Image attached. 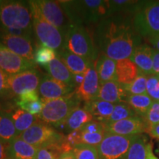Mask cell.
Masks as SVG:
<instances>
[{
  "label": "cell",
  "instance_id": "12",
  "mask_svg": "<svg viewBox=\"0 0 159 159\" xmlns=\"http://www.w3.org/2000/svg\"><path fill=\"white\" fill-rule=\"evenodd\" d=\"M34 61L24 58L9 50L3 45H0V69L9 75L35 69Z\"/></svg>",
  "mask_w": 159,
  "mask_h": 159
},
{
  "label": "cell",
  "instance_id": "49",
  "mask_svg": "<svg viewBox=\"0 0 159 159\" xmlns=\"http://www.w3.org/2000/svg\"><path fill=\"white\" fill-rule=\"evenodd\" d=\"M59 159H76V157H75V155L72 150L63 153Z\"/></svg>",
  "mask_w": 159,
  "mask_h": 159
},
{
  "label": "cell",
  "instance_id": "51",
  "mask_svg": "<svg viewBox=\"0 0 159 159\" xmlns=\"http://www.w3.org/2000/svg\"><path fill=\"white\" fill-rule=\"evenodd\" d=\"M2 1H0V7H1V5H2Z\"/></svg>",
  "mask_w": 159,
  "mask_h": 159
},
{
  "label": "cell",
  "instance_id": "17",
  "mask_svg": "<svg viewBox=\"0 0 159 159\" xmlns=\"http://www.w3.org/2000/svg\"><path fill=\"white\" fill-rule=\"evenodd\" d=\"M128 96V93L125 89V85L121 84L116 80H112L100 85L97 99L117 104L126 102Z\"/></svg>",
  "mask_w": 159,
  "mask_h": 159
},
{
  "label": "cell",
  "instance_id": "7",
  "mask_svg": "<svg viewBox=\"0 0 159 159\" xmlns=\"http://www.w3.org/2000/svg\"><path fill=\"white\" fill-rule=\"evenodd\" d=\"M133 19L135 28L142 37L149 39L159 35V2L142 1Z\"/></svg>",
  "mask_w": 159,
  "mask_h": 159
},
{
  "label": "cell",
  "instance_id": "16",
  "mask_svg": "<svg viewBox=\"0 0 159 159\" xmlns=\"http://www.w3.org/2000/svg\"><path fill=\"white\" fill-rule=\"evenodd\" d=\"M4 47L24 58L34 61L35 49L31 39L4 34L1 37Z\"/></svg>",
  "mask_w": 159,
  "mask_h": 159
},
{
  "label": "cell",
  "instance_id": "34",
  "mask_svg": "<svg viewBox=\"0 0 159 159\" xmlns=\"http://www.w3.org/2000/svg\"><path fill=\"white\" fill-rule=\"evenodd\" d=\"M56 56L57 52L55 50L40 44L35 49L34 62L46 67Z\"/></svg>",
  "mask_w": 159,
  "mask_h": 159
},
{
  "label": "cell",
  "instance_id": "42",
  "mask_svg": "<svg viewBox=\"0 0 159 159\" xmlns=\"http://www.w3.org/2000/svg\"><path fill=\"white\" fill-rule=\"evenodd\" d=\"M2 31L5 34L13 35V36H21L26 37L31 39L33 35V30H21V29H14V28H2Z\"/></svg>",
  "mask_w": 159,
  "mask_h": 159
},
{
  "label": "cell",
  "instance_id": "30",
  "mask_svg": "<svg viewBox=\"0 0 159 159\" xmlns=\"http://www.w3.org/2000/svg\"><path fill=\"white\" fill-rule=\"evenodd\" d=\"M126 102L134 109L138 116L144 119L153 100L148 94H128Z\"/></svg>",
  "mask_w": 159,
  "mask_h": 159
},
{
  "label": "cell",
  "instance_id": "10",
  "mask_svg": "<svg viewBox=\"0 0 159 159\" xmlns=\"http://www.w3.org/2000/svg\"><path fill=\"white\" fill-rule=\"evenodd\" d=\"M36 2L43 19L58 29L63 35L66 34L72 25L59 2L49 0Z\"/></svg>",
  "mask_w": 159,
  "mask_h": 159
},
{
  "label": "cell",
  "instance_id": "32",
  "mask_svg": "<svg viewBox=\"0 0 159 159\" xmlns=\"http://www.w3.org/2000/svg\"><path fill=\"white\" fill-rule=\"evenodd\" d=\"M149 144L148 139L143 135L135 136L126 159H147Z\"/></svg>",
  "mask_w": 159,
  "mask_h": 159
},
{
  "label": "cell",
  "instance_id": "46",
  "mask_svg": "<svg viewBox=\"0 0 159 159\" xmlns=\"http://www.w3.org/2000/svg\"><path fill=\"white\" fill-rule=\"evenodd\" d=\"M148 133L151 137L159 140V123L149 128Z\"/></svg>",
  "mask_w": 159,
  "mask_h": 159
},
{
  "label": "cell",
  "instance_id": "41",
  "mask_svg": "<svg viewBox=\"0 0 159 159\" xmlns=\"http://www.w3.org/2000/svg\"><path fill=\"white\" fill-rule=\"evenodd\" d=\"M9 75L0 69V97L11 94L8 83Z\"/></svg>",
  "mask_w": 159,
  "mask_h": 159
},
{
  "label": "cell",
  "instance_id": "36",
  "mask_svg": "<svg viewBox=\"0 0 159 159\" xmlns=\"http://www.w3.org/2000/svg\"><path fill=\"white\" fill-rule=\"evenodd\" d=\"M73 152L76 159H100L96 147L80 144L74 147Z\"/></svg>",
  "mask_w": 159,
  "mask_h": 159
},
{
  "label": "cell",
  "instance_id": "13",
  "mask_svg": "<svg viewBox=\"0 0 159 159\" xmlns=\"http://www.w3.org/2000/svg\"><path fill=\"white\" fill-rule=\"evenodd\" d=\"M107 133L120 136H136L148 132V125L141 116H134L105 124Z\"/></svg>",
  "mask_w": 159,
  "mask_h": 159
},
{
  "label": "cell",
  "instance_id": "9",
  "mask_svg": "<svg viewBox=\"0 0 159 159\" xmlns=\"http://www.w3.org/2000/svg\"><path fill=\"white\" fill-rule=\"evenodd\" d=\"M135 136H120L107 133L97 147L100 159H126Z\"/></svg>",
  "mask_w": 159,
  "mask_h": 159
},
{
  "label": "cell",
  "instance_id": "35",
  "mask_svg": "<svg viewBox=\"0 0 159 159\" xmlns=\"http://www.w3.org/2000/svg\"><path fill=\"white\" fill-rule=\"evenodd\" d=\"M148 76L149 75L142 74L139 71V75L132 83L128 85H125V89L128 94H146Z\"/></svg>",
  "mask_w": 159,
  "mask_h": 159
},
{
  "label": "cell",
  "instance_id": "1",
  "mask_svg": "<svg viewBox=\"0 0 159 159\" xmlns=\"http://www.w3.org/2000/svg\"><path fill=\"white\" fill-rule=\"evenodd\" d=\"M142 38L128 14L109 16L99 21L94 33L95 44L101 53L115 61L130 58Z\"/></svg>",
  "mask_w": 159,
  "mask_h": 159
},
{
  "label": "cell",
  "instance_id": "19",
  "mask_svg": "<svg viewBox=\"0 0 159 159\" xmlns=\"http://www.w3.org/2000/svg\"><path fill=\"white\" fill-rule=\"evenodd\" d=\"M38 150L39 148L18 136L7 144V158L35 159Z\"/></svg>",
  "mask_w": 159,
  "mask_h": 159
},
{
  "label": "cell",
  "instance_id": "14",
  "mask_svg": "<svg viewBox=\"0 0 159 159\" xmlns=\"http://www.w3.org/2000/svg\"><path fill=\"white\" fill-rule=\"evenodd\" d=\"M94 63L89 66L85 72V77L82 84L75 89L77 97L85 102L97 99L100 89V83Z\"/></svg>",
  "mask_w": 159,
  "mask_h": 159
},
{
  "label": "cell",
  "instance_id": "25",
  "mask_svg": "<svg viewBox=\"0 0 159 159\" xmlns=\"http://www.w3.org/2000/svg\"><path fill=\"white\" fill-rule=\"evenodd\" d=\"M115 104L101 99L85 102L83 108L92 115L95 120L105 122L114 111Z\"/></svg>",
  "mask_w": 159,
  "mask_h": 159
},
{
  "label": "cell",
  "instance_id": "52",
  "mask_svg": "<svg viewBox=\"0 0 159 159\" xmlns=\"http://www.w3.org/2000/svg\"><path fill=\"white\" fill-rule=\"evenodd\" d=\"M157 152H158V153H159V148L158 149V150H157Z\"/></svg>",
  "mask_w": 159,
  "mask_h": 159
},
{
  "label": "cell",
  "instance_id": "23",
  "mask_svg": "<svg viewBox=\"0 0 159 159\" xmlns=\"http://www.w3.org/2000/svg\"><path fill=\"white\" fill-rule=\"evenodd\" d=\"M46 69L52 77L75 89L73 84V74L57 55L46 66Z\"/></svg>",
  "mask_w": 159,
  "mask_h": 159
},
{
  "label": "cell",
  "instance_id": "50",
  "mask_svg": "<svg viewBox=\"0 0 159 159\" xmlns=\"http://www.w3.org/2000/svg\"><path fill=\"white\" fill-rule=\"evenodd\" d=\"M147 159H159L155 156L152 152V145L151 144H149L148 146V156H147Z\"/></svg>",
  "mask_w": 159,
  "mask_h": 159
},
{
  "label": "cell",
  "instance_id": "8",
  "mask_svg": "<svg viewBox=\"0 0 159 159\" xmlns=\"http://www.w3.org/2000/svg\"><path fill=\"white\" fill-rule=\"evenodd\" d=\"M19 136L39 149L58 143L65 138L63 135L42 121H37Z\"/></svg>",
  "mask_w": 159,
  "mask_h": 159
},
{
  "label": "cell",
  "instance_id": "31",
  "mask_svg": "<svg viewBox=\"0 0 159 159\" xmlns=\"http://www.w3.org/2000/svg\"><path fill=\"white\" fill-rule=\"evenodd\" d=\"M11 117L19 136L38 121L36 116L29 114L21 108L16 109L12 114Z\"/></svg>",
  "mask_w": 159,
  "mask_h": 159
},
{
  "label": "cell",
  "instance_id": "4",
  "mask_svg": "<svg viewBox=\"0 0 159 159\" xmlns=\"http://www.w3.org/2000/svg\"><path fill=\"white\" fill-rule=\"evenodd\" d=\"M0 27L33 30V14L29 2H2L0 7Z\"/></svg>",
  "mask_w": 159,
  "mask_h": 159
},
{
  "label": "cell",
  "instance_id": "37",
  "mask_svg": "<svg viewBox=\"0 0 159 159\" xmlns=\"http://www.w3.org/2000/svg\"><path fill=\"white\" fill-rule=\"evenodd\" d=\"M147 94L153 101L159 102V80L156 75H151L148 77Z\"/></svg>",
  "mask_w": 159,
  "mask_h": 159
},
{
  "label": "cell",
  "instance_id": "18",
  "mask_svg": "<svg viewBox=\"0 0 159 159\" xmlns=\"http://www.w3.org/2000/svg\"><path fill=\"white\" fill-rule=\"evenodd\" d=\"M81 131V144L97 147L102 142L107 134L106 126L104 122L94 119L87 123Z\"/></svg>",
  "mask_w": 159,
  "mask_h": 159
},
{
  "label": "cell",
  "instance_id": "26",
  "mask_svg": "<svg viewBox=\"0 0 159 159\" xmlns=\"http://www.w3.org/2000/svg\"><path fill=\"white\" fill-rule=\"evenodd\" d=\"M94 119V117L89 111L79 106L71 111L63 125L69 130L72 131L80 129Z\"/></svg>",
  "mask_w": 159,
  "mask_h": 159
},
{
  "label": "cell",
  "instance_id": "21",
  "mask_svg": "<svg viewBox=\"0 0 159 159\" xmlns=\"http://www.w3.org/2000/svg\"><path fill=\"white\" fill-rule=\"evenodd\" d=\"M94 63L100 85L108 81L116 80V61L100 52Z\"/></svg>",
  "mask_w": 159,
  "mask_h": 159
},
{
  "label": "cell",
  "instance_id": "45",
  "mask_svg": "<svg viewBox=\"0 0 159 159\" xmlns=\"http://www.w3.org/2000/svg\"><path fill=\"white\" fill-rule=\"evenodd\" d=\"M85 77V73H81V74L73 75V84H74L75 89L78 88V87L82 84L83 80Z\"/></svg>",
  "mask_w": 159,
  "mask_h": 159
},
{
  "label": "cell",
  "instance_id": "15",
  "mask_svg": "<svg viewBox=\"0 0 159 159\" xmlns=\"http://www.w3.org/2000/svg\"><path fill=\"white\" fill-rule=\"evenodd\" d=\"M72 88L65 83L60 82L49 75H45L40 81L38 93L43 102L66 96L73 92Z\"/></svg>",
  "mask_w": 159,
  "mask_h": 159
},
{
  "label": "cell",
  "instance_id": "5",
  "mask_svg": "<svg viewBox=\"0 0 159 159\" xmlns=\"http://www.w3.org/2000/svg\"><path fill=\"white\" fill-rule=\"evenodd\" d=\"M80 102L75 91L66 96L46 101L38 117L47 124L59 126L64 123L71 111L80 106Z\"/></svg>",
  "mask_w": 159,
  "mask_h": 159
},
{
  "label": "cell",
  "instance_id": "22",
  "mask_svg": "<svg viewBox=\"0 0 159 159\" xmlns=\"http://www.w3.org/2000/svg\"><path fill=\"white\" fill-rule=\"evenodd\" d=\"M57 55L73 75L85 73L89 66L94 63L84 57L73 54L65 49L57 52Z\"/></svg>",
  "mask_w": 159,
  "mask_h": 159
},
{
  "label": "cell",
  "instance_id": "39",
  "mask_svg": "<svg viewBox=\"0 0 159 159\" xmlns=\"http://www.w3.org/2000/svg\"><path fill=\"white\" fill-rule=\"evenodd\" d=\"M43 103L41 99L38 101H34V102H30L25 103V104L21 105V106H19V108L22 109V110L27 111L29 114L32 115H39L41 114V112L42 111L43 109Z\"/></svg>",
  "mask_w": 159,
  "mask_h": 159
},
{
  "label": "cell",
  "instance_id": "44",
  "mask_svg": "<svg viewBox=\"0 0 159 159\" xmlns=\"http://www.w3.org/2000/svg\"><path fill=\"white\" fill-rule=\"evenodd\" d=\"M152 75H159V51L153 49L152 55Z\"/></svg>",
  "mask_w": 159,
  "mask_h": 159
},
{
  "label": "cell",
  "instance_id": "20",
  "mask_svg": "<svg viewBox=\"0 0 159 159\" xmlns=\"http://www.w3.org/2000/svg\"><path fill=\"white\" fill-rule=\"evenodd\" d=\"M152 55L153 49L147 44L141 43L130 57L136 65L139 72L146 75H152Z\"/></svg>",
  "mask_w": 159,
  "mask_h": 159
},
{
  "label": "cell",
  "instance_id": "27",
  "mask_svg": "<svg viewBox=\"0 0 159 159\" xmlns=\"http://www.w3.org/2000/svg\"><path fill=\"white\" fill-rule=\"evenodd\" d=\"M72 150L73 148L66 142L64 138L58 143L39 148L35 159H59L63 153Z\"/></svg>",
  "mask_w": 159,
  "mask_h": 159
},
{
  "label": "cell",
  "instance_id": "24",
  "mask_svg": "<svg viewBox=\"0 0 159 159\" xmlns=\"http://www.w3.org/2000/svg\"><path fill=\"white\" fill-rule=\"evenodd\" d=\"M116 81L122 85L130 84L139 75L136 65L130 58L116 61Z\"/></svg>",
  "mask_w": 159,
  "mask_h": 159
},
{
  "label": "cell",
  "instance_id": "33",
  "mask_svg": "<svg viewBox=\"0 0 159 159\" xmlns=\"http://www.w3.org/2000/svg\"><path fill=\"white\" fill-rule=\"evenodd\" d=\"M138 115L127 102H119L115 104L114 111L111 116L105 121V124H109L118 121L123 120L131 117L137 116Z\"/></svg>",
  "mask_w": 159,
  "mask_h": 159
},
{
  "label": "cell",
  "instance_id": "43",
  "mask_svg": "<svg viewBox=\"0 0 159 159\" xmlns=\"http://www.w3.org/2000/svg\"><path fill=\"white\" fill-rule=\"evenodd\" d=\"M66 142L69 145H71L73 148L77 144H81V131L80 129L72 130L71 133L65 136Z\"/></svg>",
  "mask_w": 159,
  "mask_h": 159
},
{
  "label": "cell",
  "instance_id": "2",
  "mask_svg": "<svg viewBox=\"0 0 159 159\" xmlns=\"http://www.w3.org/2000/svg\"><path fill=\"white\" fill-rule=\"evenodd\" d=\"M63 11L72 25L97 23L110 16L108 1H61Z\"/></svg>",
  "mask_w": 159,
  "mask_h": 159
},
{
  "label": "cell",
  "instance_id": "28",
  "mask_svg": "<svg viewBox=\"0 0 159 159\" xmlns=\"http://www.w3.org/2000/svg\"><path fill=\"white\" fill-rule=\"evenodd\" d=\"M142 1L130 0H114L108 1L109 13L114 14H134L138 11Z\"/></svg>",
  "mask_w": 159,
  "mask_h": 159
},
{
  "label": "cell",
  "instance_id": "6",
  "mask_svg": "<svg viewBox=\"0 0 159 159\" xmlns=\"http://www.w3.org/2000/svg\"><path fill=\"white\" fill-rule=\"evenodd\" d=\"M64 49L94 62L98 57L90 33L83 25H71L65 35Z\"/></svg>",
  "mask_w": 159,
  "mask_h": 159
},
{
  "label": "cell",
  "instance_id": "11",
  "mask_svg": "<svg viewBox=\"0 0 159 159\" xmlns=\"http://www.w3.org/2000/svg\"><path fill=\"white\" fill-rule=\"evenodd\" d=\"M41 79L39 71L35 69L9 75L8 83L11 94L19 96L23 93L37 91Z\"/></svg>",
  "mask_w": 159,
  "mask_h": 159
},
{
  "label": "cell",
  "instance_id": "40",
  "mask_svg": "<svg viewBox=\"0 0 159 159\" xmlns=\"http://www.w3.org/2000/svg\"><path fill=\"white\" fill-rule=\"evenodd\" d=\"M39 99H41L39 97L38 91H28V92L23 93V94L18 96L16 99V103L19 107L21 105L25 104V103L34 102V101H38Z\"/></svg>",
  "mask_w": 159,
  "mask_h": 159
},
{
  "label": "cell",
  "instance_id": "53",
  "mask_svg": "<svg viewBox=\"0 0 159 159\" xmlns=\"http://www.w3.org/2000/svg\"><path fill=\"white\" fill-rule=\"evenodd\" d=\"M157 77H158V80H159V75H158V76H157Z\"/></svg>",
  "mask_w": 159,
  "mask_h": 159
},
{
  "label": "cell",
  "instance_id": "54",
  "mask_svg": "<svg viewBox=\"0 0 159 159\" xmlns=\"http://www.w3.org/2000/svg\"><path fill=\"white\" fill-rule=\"evenodd\" d=\"M6 159H11V158H6Z\"/></svg>",
  "mask_w": 159,
  "mask_h": 159
},
{
  "label": "cell",
  "instance_id": "47",
  "mask_svg": "<svg viewBox=\"0 0 159 159\" xmlns=\"http://www.w3.org/2000/svg\"><path fill=\"white\" fill-rule=\"evenodd\" d=\"M7 144L0 140V159L7 158Z\"/></svg>",
  "mask_w": 159,
  "mask_h": 159
},
{
  "label": "cell",
  "instance_id": "48",
  "mask_svg": "<svg viewBox=\"0 0 159 159\" xmlns=\"http://www.w3.org/2000/svg\"><path fill=\"white\" fill-rule=\"evenodd\" d=\"M148 40L150 41L151 44H152V46H153L155 49L159 51V35L149 38Z\"/></svg>",
  "mask_w": 159,
  "mask_h": 159
},
{
  "label": "cell",
  "instance_id": "38",
  "mask_svg": "<svg viewBox=\"0 0 159 159\" xmlns=\"http://www.w3.org/2000/svg\"><path fill=\"white\" fill-rule=\"evenodd\" d=\"M144 120L148 125V128L159 123V102L153 101L147 114L145 115Z\"/></svg>",
  "mask_w": 159,
  "mask_h": 159
},
{
  "label": "cell",
  "instance_id": "29",
  "mask_svg": "<svg viewBox=\"0 0 159 159\" xmlns=\"http://www.w3.org/2000/svg\"><path fill=\"white\" fill-rule=\"evenodd\" d=\"M19 136L11 115L0 111V140L8 144Z\"/></svg>",
  "mask_w": 159,
  "mask_h": 159
},
{
  "label": "cell",
  "instance_id": "3",
  "mask_svg": "<svg viewBox=\"0 0 159 159\" xmlns=\"http://www.w3.org/2000/svg\"><path fill=\"white\" fill-rule=\"evenodd\" d=\"M28 2L33 14V31L37 39L41 45L53 49L57 53L61 52L64 49L65 35L43 19L36 1Z\"/></svg>",
  "mask_w": 159,
  "mask_h": 159
}]
</instances>
